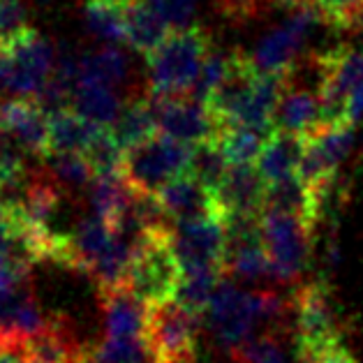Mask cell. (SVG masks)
<instances>
[{
    "mask_svg": "<svg viewBox=\"0 0 363 363\" xmlns=\"http://www.w3.org/2000/svg\"><path fill=\"white\" fill-rule=\"evenodd\" d=\"M211 51V35L199 23L174 30L148 56V93L155 97L190 95L203 60Z\"/></svg>",
    "mask_w": 363,
    "mask_h": 363,
    "instance_id": "6da1fadb",
    "label": "cell"
},
{
    "mask_svg": "<svg viewBox=\"0 0 363 363\" xmlns=\"http://www.w3.org/2000/svg\"><path fill=\"white\" fill-rule=\"evenodd\" d=\"M172 225L150 229L135 238V259L128 273L125 287L148 306L164 303L176 296L183 267L172 245Z\"/></svg>",
    "mask_w": 363,
    "mask_h": 363,
    "instance_id": "7a4b0ae2",
    "label": "cell"
},
{
    "mask_svg": "<svg viewBox=\"0 0 363 363\" xmlns=\"http://www.w3.org/2000/svg\"><path fill=\"white\" fill-rule=\"evenodd\" d=\"M192 160V146L167 135H155L125 153L123 176L139 192H157L176 176L188 174Z\"/></svg>",
    "mask_w": 363,
    "mask_h": 363,
    "instance_id": "3957f363",
    "label": "cell"
},
{
    "mask_svg": "<svg viewBox=\"0 0 363 363\" xmlns=\"http://www.w3.org/2000/svg\"><path fill=\"white\" fill-rule=\"evenodd\" d=\"M317 93L322 100V128L347 125L345 111L354 88L363 84V51L335 47L315 56Z\"/></svg>",
    "mask_w": 363,
    "mask_h": 363,
    "instance_id": "277c9868",
    "label": "cell"
},
{
    "mask_svg": "<svg viewBox=\"0 0 363 363\" xmlns=\"http://www.w3.org/2000/svg\"><path fill=\"white\" fill-rule=\"evenodd\" d=\"M201 317H206L216 342L234 357L252 338L257 324H259L255 291H243L234 282L223 278Z\"/></svg>",
    "mask_w": 363,
    "mask_h": 363,
    "instance_id": "5b68a950",
    "label": "cell"
},
{
    "mask_svg": "<svg viewBox=\"0 0 363 363\" xmlns=\"http://www.w3.org/2000/svg\"><path fill=\"white\" fill-rule=\"evenodd\" d=\"M56 51L49 40L30 33L12 49L0 51V88L16 97H38L56 69Z\"/></svg>",
    "mask_w": 363,
    "mask_h": 363,
    "instance_id": "8992f818",
    "label": "cell"
},
{
    "mask_svg": "<svg viewBox=\"0 0 363 363\" xmlns=\"http://www.w3.org/2000/svg\"><path fill=\"white\" fill-rule=\"evenodd\" d=\"M294 7L296 10L289 14V19L282 26H278L276 30H271L267 38H262L250 54L252 65L259 74L294 72L301 49L306 47L317 21L322 19L320 12L310 3H298Z\"/></svg>",
    "mask_w": 363,
    "mask_h": 363,
    "instance_id": "52a82bcc",
    "label": "cell"
},
{
    "mask_svg": "<svg viewBox=\"0 0 363 363\" xmlns=\"http://www.w3.org/2000/svg\"><path fill=\"white\" fill-rule=\"evenodd\" d=\"M296 354H317L340 342V326L329 291L317 282L301 285L291 296Z\"/></svg>",
    "mask_w": 363,
    "mask_h": 363,
    "instance_id": "ba28073f",
    "label": "cell"
},
{
    "mask_svg": "<svg viewBox=\"0 0 363 363\" xmlns=\"http://www.w3.org/2000/svg\"><path fill=\"white\" fill-rule=\"evenodd\" d=\"M262 234L273 262V278L280 282L296 280L306 271L310 257V229L303 220H298L282 211H262Z\"/></svg>",
    "mask_w": 363,
    "mask_h": 363,
    "instance_id": "9c48e42d",
    "label": "cell"
},
{
    "mask_svg": "<svg viewBox=\"0 0 363 363\" xmlns=\"http://www.w3.org/2000/svg\"><path fill=\"white\" fill-rule=\"evenodd\" d=\"M201 315L183 308L179 301L150 306L146 335L160 354L162 363L172 361H194Z\"/></svg>",
    "mask_w": 363,
    "mask_h": 363,
    "instance_id": "30bf717a",
    "label": "cell"
},
{
    "mask_svg": "<svg viewBox=\"0 0 363 363\" xmlns=\"http://www.w3.org/2000/svg\"><path fill=\"white\" fill-rule=\"evenodd\" d=\"M172 245L183 271L201 267L225 269L227 227L223 218L179 220L172 227Z\"/></svg>",
    "mask_w": 363,
    "mask_h": 363,
    "instance_id": "8fae6325",
    "label": "cell"
},
{
    "mask_svg": "<svg viewBox=\"0 0 363 363\" xmlns=\"http://www.w3.org/2000/svg\"><path fill=\"white\" fill-rule=\"evenodd\" d=\"M150 95V93H148ZM157 111V125L160 132L183 144H203V141H218L225 125L220 123L203 102L192 97H155L150 95Z\"/></svg>",
    "mask_w": 363,
    "mask_h": 363,
    "instance_id": "7c38bea8",
    "label": "cell"
},
{
    "mask_svg": "<svg viewBox=\"0 0 363 363\" xmlns=\"http://www.w3.org/2000/svg\"><path fill=\"white\" fill-rule=\"evenodd\" d=\"M0 130L35 155H49V113L33 97H14L0 104Z\"/></svg>",
    "mask_w": 363,
    "mask_h": 363,
    "instance_id": "4fadbf2b",
    "label": "cell"
},
{
    "mask_svg": "<svg viewBox=\"0 0 363 363\" xmlns=\"http://www.w3.org/2000/svg\"><path fill=\"white\" fill-rule=\"evenodd\" d=\"M267 197V181L262 179L257 164H232L223 185L216 190L223 218L232 216H259Z\"/></svg>",
    "mask_w": 363,
    "mask_h": 363,
    "instance_id": "5bb4252c",
    "label": "cell"
},
{
    "mask_svg": "<svg viewBox=\"0 0 363 363\" xmlns=\"http://www.w3.org/2000/svg\"><path fill=\"white\" fill-rule=\"evenodd\" d=\"M155 194L174 223L197 218H223L216 194L190 174L176 176L174 181L164 183Z\"/></svg>",
    "mask_w": 363,
    "mask_h": 363,
    "instance_id": "9a60e30c",
    "label": "cell"
},
{
    "mask_svg": "<svg viewBox=\"0 0 363 363\" xmlns=\"http://www.w3.org/2000/svg\"><path fill=\"white\" fill-rule=\"evenodd\" d=\"M104 308V322H107V338H132V335H146L150 306L132 294L128 287L104 289L100 291Z\"/></svg>",
    "mask_w": 363,
    "mask_h": 363,
    "instance_id": "2e32d148",
    "label": "cell"
},
{
    "mask_svg": "<svg viewBox=\"0 0 363 363\" xmlns=\"http://www.w3.org/2000/svg\"><path fill=\"white\" fill-rule=\"evenodd\" d=\"M113 234H116V229L102 216L93 213L91 218H84L74 232L67 236V252L63 267L88 273L93 269V264L100 259V255L109 247Z\"/></svg>",
    "mask_w": 363,
    "mask_h": 363,
    "instance_id": "e0dca14e",
    "label": "cell"
},
{
    "mask_svg": "<svg viewBox=\"0 0 363 363\" xmlns=\"http://www.w3.org/2000/svg\"><path fill=\"white\" fill-rule=\"evenodd\" d=\"M303 150H306L303 137L276 128L269 135L267 144H264L255 164H257V169H259L262 179L267 181V185H271V183L285 181L298 172Z\"/></svg>",
    "mask_w": 363,
    "mask_h": 363,
    "instance_id": "ac0fdd59",
    "label": "cell"
},
{
    "mask_svg": "<svg viewBox=\"0 0 363 363\" xmlns=\"http://www.w3.org/2000/svg\"><path fill=\"white\" fill-rule=\"evenodd\" d=\"M278 130L291 132L308 139L322 128V100L317 91H308V88H289L282 95L278 104L276 118H273Z\"/></svg>",
    "mask_w": 363,
    "mask_h": 363,
    "instance_id": "d6986e66",
    "label": "cell"
},
{
    "mask_svg": "<svg viewBox=\"0 0 363 363\" xmlns=\"http://www.w3.org/2000/svg\"><path fill=\"white\" fill-rule=\"evenodd\" d=\"M169 28L148 0H135L125 7V42L146 58L157 51L169 38Z\"/></svg>",
    "mask_w": 363,
    "mask_h": 363,
    "instance_id": "ffe728a7",
    "label": "cell"
},
{
    "mask_svg": "<svg viewBox=\"0 0 363 363\" xmlns=\"http://www.w3.org/2000/svg\"><path fill=\"white\" fill-rule=\"evenodd\" d=\"M102 128L72 107L49 113V153H86Z\"/></svg>",
    "mask_w": 363,
    "mask_h": 363,
    "instance_id": "44dd1931",
    "label": "cell"
},
{
    "mask_svg": "<svg viewBox=\"0 0 363 363\" xmlns=\"http://www.w3.org/2000/svg\"><path fill=\"white\" fill-rule=\"evenodd\" d=\"M113 135H116L118 144L125 148V153L130 148H135L144 141L153 139L155 135H160V125H157V111L155 104L150 100V95L146 93L144 97L130 100L128 104H123V111L118 121L111 125Z\"/></svg>",
    "mask_w": 363,
    "mask_h": 363,
    "instance_id": "7402d4cb",
    "label": "cell"
},
{
    "mask_svg": "<svg viewBox=\"0 0 363 363\" xmlns=\"http://www.w3.org/2000/svg\"><path fill=\"white\" fill-rule=\"evenodd\" d=\"M135 188L125 181L123 174H97L88 185V199H91L93 213L102 216L113 227L118 218L125 213L132 201Z\"/></svg>",
    "mask_w": 363,
    "mask_h": 363,
    "instance_id": "603a6c76",
    "label": "cell"
},
{
    "mask_svg": "<svg viewBox=\"0 0 363 363\" xmlns=\"http://www.w3.org/2000/svg\"><path fill=\"white\" fill-rule=\"evenodd\" d=\"M128 72L130 60L116 44L88 51L79 60V84H102L113 88L125 82Z\"/></svg>",
    "mask_w": 363,
    "mask_h": 363,
    "instance_id": "cb8c5ba5",
    "label": "cell"
},
{
    "mask_svg": "<svg viewBox=\"0 0 363 363\" xmlns=\"http://www.w3.org/2000/svg\"><path fill=\"white\" fill-rule=\"evenodd\" d=\"M72 109L84 118L97 123V125L111 128L123 111L121 97L113 93L111 86L102 84H77L72 95Z\"/></svg>",
    "mask_w": 363,
    "mask_h": 363,
    "instance_id": "d4e9b609",
    "label": "cell"
},
{
    "mask_svg": "<svg viewBox=\"0 0 363 363\" xmlns=\"http://www.w3.org/2000/svg\"><path fill=\"white\" fill-rule=\"evenodd\" d=\"M225 276H227L225 269H220V267H201V269L183 271L174 301H179L183 308L192 310V313L203 315L211 303V298L216 294L220 280Z\"/></svg>",
    "mask_w": 363,
    "mask_h": 363,
    "instance_id": "484cf974",
    "label": "cell"
},
{
    "mask_svg": "<svg viewBox=\"0 0 363 363\" xmlns=\"http://www.w3.org/2000/svg\"><path fill=\"white\" fill-rule=\"evenodd\" d=\"M273 130L250 128V125H227L218 137V146L229 164L257 162L264 144Z\"/></svg>",
    "mask_w": 363,
    "mask_h": 363,
    "instance_id": "4316f807",
    "label": "cell"
},
{
    "mask_svg": "<svg viewBox=\"0 0 363 363\" xmlns=\"http://www.w3.org/2000/svg\"><path fill=\"white\" fill-rule=\"evenodd\" d=\"M95 354L100 363H162L160 354L148 340V335L104 338Z\"/></svg>",
    "mask_w": 363,
    "mask_h": 363,
    "instance_id": "83f0119b",
    "label": "cell"
},
{
    "mask_svg": "<svg viewBox=\"0 0 363 363\" xmlns=\"http://www.w3.org/2000/svg\"><path fill=\"white\" fill-rule=\"evenodd\" d=\"M227 157L220 150L218 141H203V144H194L192 146V160H190V169L188 174L194 176L201 185L216 194V190L223 185L225 176L229 172Z\"/></svg>",
    "mask_w": 363,
    "mask_h": 363,
    "instance_id": "f1b7e54d",
    "label": "cell"
},
{
    "mask_svg": "<svg viewBox=\"0 0 363 363\" xmlns=\"http://www.w3.org/2000/svg\"><path fill=\"white\" fill-rule=\"evenodd\" d=\"M86 26L95 38L107 44L125 40V7L104 0H88L86 5Z\"/></svg>",
    "mask_w": 363,
    "mask_h": 363,
    "instance_id": "f546056e",
    "label": "cell"
},
{
    "mask_svg": "<svg viewBox=\"0 0 363 363\" xmlns=\"http://www.w3.org/2000/svg\"><path fill=\"white\" fill-rule=\"evenodd\" d=\"M49 174L58 185L65 188H88L95 179V172L84 153H49Z\"/></svg>",
    "mask_w": 363,
    "mask_h": 363,
    "instance_id": "4dcf8cb0",
    "label": "cell"
},
{
    "mask_svg": "<svg viewBox=\"0 0 363 363\" xmlns=\"http://www.w3.org/2000/svg\"><path fill=\"white\" fill-rule=\"evenodd\" d=\"M88 162H91L95 176L97 174H123L125 167V148L118 144L116 135L111 128H102L97 132V137L91 141V146L86 148Z\"/></svg>",
    "mask_w": 363,
    "mask_h": 363,
    "instance_id": "1f68e13d",
    "label": "cell"
},
{
    "mask_svg": "<svg viewBox=\"0 0 363 363\" xmlns=\"http://www.w3.org/2000/svg\"><path fill=\"white\" fill-rule=\"evenodd\" d=\"M232 359H234V363H291L285 347H282L278 331H267L262 335H252V338L247 340Z\"/></svg>",
    "mask_w": 363,
    "mask_h": 363,
    "instance_id": "d6a6232c",
    "label": "cell"
},
{
    "mask_svg": "<svg viewBox=\"0 0 363 363\" xmlns=\"http://www.w3.org/2000/svg\"><path fill=\"white\" fill-rule=\"evenodd\" d=\"M35 33L21 0H0V51L12 49Z\"/></svg>",
    "mask_w": 363,
    "mask_h": 363,
    "instance_id": "836d02e7",
    "label": "cell"
},
{
    "mask_svg": "<svg viewBox=\"0 0 363 363\" xmlns=\"http://www.w3.org/2000/svg\"><path fill=\"white\" fill-rule=\"evenodd\" d=\"M333 28H359L363 23V0H306Z\"/></svg>",
    "mask_w": 363,
    "mask_h": 363,
    "instance_id": "e575fe53",
    "label": "cell"
},
{
    "mask_svg": "<svg viewBox=\"0 0 363 363\" xmlns=\"http://www.w3.org/2000/svg\"><path fill=\"white\" fill-rule=\"evenodd\" d=\"M229 56L232 54H208V58L203 60V65L199 69V77H197V82H194L188 97L206 104L208 97L213 95V91L218 88V84L223 82V77L229 67Z\"/></svg>",
    "mask_w": 363,
    "mask_h": 363,
    "instance_id": "d590c367",
    "label": "cell"
},
{
    "mask_svg": "<svg viewBox=\"0 0 363 363\" xmlns=\"http://www.w3.org/2000/svg\"><path fill=\"white\" fill-rule=\"evenodd\" d=\"M153 10L172 26L174 30L192 26L194 12H197L199 0H148Z\"/></svg>",
    "mask_w": 363,
    "mask_h": 363,
    "instance_id": "8d00e7d4",
    "label": "cell"
},
{
    "mask_svg": "<svg viewBox=\"0 0 363 363\" xmlns=\"http://www.w3.org/2000/svg\"><path fill=\"white\" fill-rule=\"evenodd\" d=\"M220 12L227 14L229 19H247L257 12L262 0H216Z\"/></svg>",
    "mask_w": 363,
    "mask_h": 363,
    "instance_id": "74e56055",
    "label": "cell"
},
{
    "mask_svg": "<svg viewBox=\"0 0 363 363\" xmlns=\"http://www.w3.org/2000/svg\"><path fill=\"white\" fill-rule=\"evenodd\" d=\"M363 118V84H359L354 88V93L347 100V111H345V123L347 125H357V123Z\"/></svg>",
    "mask_w": 363,
    "mask_h": 363,
    "instance_id": "f35d334b",
    "label": "cell"
},
{
    "mask_svg": "<svg viewBox=\"0 0 363 363\" xmlns=\"http://www.w3.org/2000/svg\"><path fill=\"white\" fill-rule=\"evenodd\" d=\"M0 363H23L19 354H14V352H3L0 350Z\"/></svg>",
    "mask_w": 363,
    "mask_h": 363,
    "instance_id": "ab89813d",
    "label": "cell"
},
{
    "mask_svg": "<svg viewBox=\"0 0 363 363\" xmlns=\"http://www.w3.org/2000/svg\"><path fill=\"white\" fill-rule=\"evenodd\" d=\"M282 3H289V5H298V3H306V0H282Z\"/></svg>",
    "mask_w": 363,
    "mask_h": 363,
    "instance_id": "60d3db41",
    "label": "cell"
}]
</instances>
